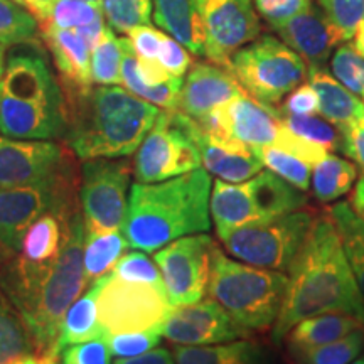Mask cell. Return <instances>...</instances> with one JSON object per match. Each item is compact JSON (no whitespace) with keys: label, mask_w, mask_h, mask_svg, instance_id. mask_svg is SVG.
I'll list each match as a JSON object with an SVG mask.
<instances>
[{"label":"cell","mask_w":364,"mask_h":364,"mask_svg":"<svg viewBox=\"0 0 364 364\" xmlns=\"http://www.w3.org/2000/svg\"><path fill=\"white\" fill-rule=\"evenodd\" d=\"M4 65H6V48H4V46H0V81H2Z\"/></svg>","instance_id":"58"},{"label":"cell","mask_w":364,"mask_h":364,"mask_svg":"<svg viewBox=\"0 0 364 364\" xmlns=\"http://www.w3.org/2000/svg\"><path fill=\"white\" fill-rule=\"evenodd\" d=\"M317 6L341 31L346 43L353 39L354 31L364 22V0H317Z\"/></svg>","instance_id":"44"},{"label":"cell","mask_w":364,"mask_h":364,"mask_svg":"<svg viewBox=\"0 0 364 364\" xmlns=\"http://www.w3.org/2000/svg\"><path fill=\"white\" fill-rule=\"evenodd\" d=\"M216 243L206 233L182 236L154 255L172 307L189 306L206 297Z\"/></svg>","instance_id":"14"},{"label":"cell","mask_w":364,"mask_h":364,"mask_svg":"<svg viewBox=\"0 0 364 364\" xmlns=\"http://www.w3.org/2000/svg\"><path fill=\"white\" fill-rule=\"evenodd\" d=\"M332 76L356 97L364 93V58L353 44L343 43L332 53Z\"/></svg>","instance_id":"42"},{"label":"cell","mask_w":364,"mask_h":364,"mask_svg":"<svg viewBox=\"0 0 364 364\" xmlns=\"http://www.w3.org/2000/svg\"><path fill=\"white\" fill-rule=\"evenodd\" d=\"M65 97V142L81 161L132 156L161 113L156 105L120 86H98Z\"/></svg>","instance_id":"3"},{"label":"cell","mask_w":364,"mask_h":364,"mask_svg":"<svg viewBox=\"0 0 364 364\" xmlns=\"http://www.w3.org/2000/svg\"><path fill=\"white\" fill-rule=\"evenodd\" d=\"M309 83L318 97V115L336 125L341 132L349 129L364 117V103L339 83L324 68H309Z\"/></svg>","instance_id":"26"},{"label":"cell","mask_w":364,"mask_h":364,"mask_svg":"<svg viewBox=\"0 0 364 364\" xmlns=\"http://www.w3.org/2000/svg\"><path fill=\"white\" fill-rule=\"evenodd\" d=\"M103 16L102 2L86 0H56L48 16L39 26H53L58 29H78Z\"/></svg>","instance_id":"41"},{"label":"cell","mask_w":364,"mask_h":364,"mask_svg":"<svg viewBox=\"0 0 364 364\" xmlns=\"http://www.w3.org/2000/svg\"><path fill=\"white\" fill-rule=\"evenodd\" d=\"M132 48H134L135 54L142 59H149V61H157L159 53H161L164 41H166L167 34L164 31L154 29L150 26H140L135 27L127 33Z\"/></svg>","instance_id":"48"},{"label":"cell","mask_w":364,"mask_h":364,"mask_svg":"<svg viewBox=\"0 0 364 364\" xmlns=\"http://www.w3.org/2000/svg\"><path fill=\"white\" fill-rule=\"evenodd\" d=\"M68 105L39 49L21 44L6 58L0 81V134L12 139H65Z\"/></svg>","instance_id":"4"},{"label":"cell","mask_w":364,"mask_h":364,"mask_svg":"<svg viewBox=\"0 0 364 364\" xmlns=\"http://www.w3.org/2000/svg\"><path fill=\"white\" fill-rule=\"evenodd\" d=\"M329 216L338 230L344 253L351 265L354 280L364 302V218L358 215L349 203L334 204Z\"/></svg>","instance_id":"31"},{"label":"cell","mask_w":364,"mask_h":364,"mask_svg":"<svg viewBox=\"0 0 364 364\" xmlns=\"http://www.w3.org/2000/svg\"><path fill=\"white\" fill-rule=\"evenodd\" d=\"M97 306L105 336L161 331L174 309L164 287L122 280L112 272L102 277Z\"/></svg>","instance_id":"12"},{"label":"cell","mask_w":364,"mask_h":364,"mask_svg":"<svg viewBox=\"0 0 364 364\" xmlns=\"http://www.w3.org/2000/svg\"><path fill=\"white\" fill-rule=\"evenodd\" d=\"M204 56L231 70V59L260 36L253 0H204Z\"/></svg>","instance_id":"16"},{"label":"cell","mask_w":364,"mask_h":364,"mask_svg":"<svg viewBox=\"0 0 364 364\" xmlns=\"http://www.w3.org/2000/svg\"><path fill=\"white\" fill-rule=\"evenodd\" d=\"M85 238V218L80 208L71 216L66 241L56 265L39 289L33 306L22 316L34 343L36 354L39 356H53L63 318L86 289L83 272Z\"/></svg>","instance_id":"6"},{"label":"cell","mask_w":364,"mask_h":364,"mask_svg":"<svg viewBox=\"0 0 364 364\" xmlns=\"http://www.w3.org/2000/svg\"><path fill=\"white\" fill-rule=\"evenodd\" d=\"M76 206L39 218L26 231L19 252L0 262V290L22 317L33 306L44 280L56 265Z\"/></svg>","instance_id":"7"},{"label":"cell","mask_w":364,"mask_h":364,"mask_svg":"<svg viewBox=\"0 0 364 364\" xmlns=\"http://www.w3.org/2000/svg\"><path fill=\"white\" fill-rule=\"evenodd\" d=\"M70 162L71 154L61 144L12 139L0 134V189L41 181Z\"/></svg>","instance_id":"18"},{"label":"cell","mask_w":364,"mask_h":364,"mask_svg":"<svg viewBox=\"0 0 364 364\" xmlns=\"http://www.w3.org/2000/svg\"><path fill=\"white\" fill-rule=\"evenodd\" d=\"M122 51V85L132 95L156 105L164 110H177L184 80L172 76L159 61L139 58L129 38H120Z\"/></svg>","instance_id":"21"},{"label":"cell","mask_w":364,"mask_h":364,"mask_svg":"<svg viewBox=\"0 0 364 364\" xmlns=\"http://www.w3.org/2000/svg\"><path fill=\"white\" fill-rule=\"evenodd\" d=\"M16 2L21 4L24 9H27V11L38 19V22H41L46 19L49 9L53 7V4L56 2V0H16Z\"/></svg>","instance_id":"53"},{"label":"cell","mask_w":364,"mask_h":364,"mask_svg":"<svg viewBox=\"0 0 364 364\" xmlns=\"http://www.w3.org/2000/svg\"><path fill=\"white\" fill-rule=\"evenodd\" d=\"M61 364H112L107 338L68 346L59 354Z\"/></svg>","instance_id":"46"},{"label":"cell","mask_w":364,"mask_h":364,"mask_svg":"<svg viewBox=\"0 0 364 364\" xmlns=\"http://www.w3.org/2000/svg\"><path fill=\"white\" fill-rule=\"evenodd\" d=\"M44 44L51 53L54 65L61 76L65 93H81L93 88L90 71L91 48L75 29H58L39 26Z\"/></svg>","instance_id":"22"},{"label":"cell","mask_w":364,"mask_h":364,"mask_svg":"<svg viewBox=\"0 0 364 364\" xmlns=\"http://www.w3.org/2000/svg\"><path fill=\"white\" fill-rule=\"evenodd\" d=\"M6 364H41V356H38V354H26V356H19Z\"/></svg>","instance_id":"56"},{"label":"cell","mask_w":364,"mask_h":364,"mask_svg":"<svg viewBox=\"0 0 364 364\" xmlns=\"http://www.w3.org/2000/svg\"><path fill=\"white\" fill-rule=\"evenodd\" d=\"M231 71L250 97L267 107H279L306 81L309 66L284 41L262 36L235 54Z\"/></svg>","instance_id":"10"},{"label":"cell","mask_w":364,"mask_h":364,"mask_svg":"<svg viewBox=\"0 0 364 364\" xmlns=\"http://www.w3.org/2000/svg\"><path fill=\"white\" fill-rule=\"evenodd\" d=\"M211 189V174L201 167L162 182L132 186L122 225L129 248L150 253L182 236L208 233Z\"/></svg>","instance_id":"2"},{"label":"cell","mask_w":364,"mask_h":364,"mask_svg":"<svg viewBox=\"0 0 364 364\" xmlns=\"http://www.w3.org/2000/svg\"><path fill=\"white\" fill-rule=\"evenodd\" d=\"M289 277L226 257L220 247L211 260L208 294L231 318L248 332H263L275 326L284 304Z\"/></svg>","instance_id":"5"},{"label":"cell","mask_w":364,"mask_h":364,"mask_svg":"<svg viewBox=\"0 0 364 364\" xmlns=\"http://www.w3.org/2000/svg\"><path fill=\"white\" fill-rule=\"evenodd\" d=\"M39 22L27 9L16 0H0V46H14L33 43L38 36Z\"/></svg>","instance_id":"37"},{"label":"cell","mask_w":364,"mask_h":364,"mask_svg":"<svg viewBox=\"0 0 364 364\" xmlns=\"http://www.w3.org/2000/svg\"><path fill=\"white\" fill-rule=\"evenodd\" d=\"M112 273L118 279L127 282H139V284H150L164 287L161 270L157 263L149 258L145 252H129L122 255V258L115 263Z\"/></svg>","instance_id":"43"},{"label":"cell","mask_w":364,"mask_h":364,"mask_svg":"<svg viewBox=\"0 0 364 364\" xmlns=\"http://www.w3.org/2000/svg\"><path fill=\"white\" fill-rule=\"evenodd\" d=\"M289 273L273 343L280 344L297 322L317 314H349L364 324L363 297L331 216L316 218Z\"/></svg>","instance_id":"1"},{"label":"cell","mask_w":364,"mask_h":364,"mask_svg":"<svg viewBox=\"0 0 364 364\" xmlns=\"http://www.w3.org/2000/svg\"><path fill=\"white\" fill-rule=\"evenodd\" d=\"M196 122L213 140L241 144L253 152L275 145L284 127L277 108L267 107L248 93L238 95Z\"/></svg>","instance_id":"15"},{"label":"cell","mask_w":364,"mask_h":364,"mask_svg":"<svg viewBox=\"0 0 364 364\" xmlns=\"http://www.w3.org/2000/svg\"><path fill=\"white\" fill-rule=\"evenodd\" d=\"M161 331L164 338L179 346L220 344L250 336L215 299H201L189 306L174 307Z\"/></svg>","instance_id":"17"},{"label":"cell","mask_w":364,"mask_h":364,"mask_svg":"<svg viewBox=\"0 0 364 364\" xmlns=\"http://www.w3.org/2000/svg\"><path fill=\"white\" fill-rule=\"evenodd\" d=\"M260 16L272 27L290 21L312 4V0H253Z\"/></svg>","instance_id":"47"},{"label":"cell","mask_w":364,"mask_h":364,"mask_svg":"<svg viewBox=\"0 0 364 364\" xmlns=\"http://www.w3.org/2000/svg\"><path fill=\"white\" fill-rule=\"evenodd\" d=\"M113 364H176V361L169 349L156 348L134 358H117Z\"/></svg>","instance_id":"52"},{"label":"cell","mask_w":364,"mask_h":364,"mask_svg":"<svg viewBox=\"0 0 364 364\" xmlns=\"http://www.w3.org/2000/svg\"><path fill=\"white\" fill-rule=\"evenodd\" d=\"M247 186L255 206L260 213L262 221L299 211L307 204V196L304 191L297 189L268 169L260 171L252 179H248Z\"/></svg>","instance_id":"27"},{"label":"cell","mask_w":364,"mask_h":364,"mask_svg":"<svg viewBox=\"0 0 364 364\" xmlns=\"http://www.w3.org/2000/svg\"><path fill=\"white\" fill-rule=\"evenodd\" d=\"M280 115V113H279ZM282 124L307 142L334 152L343 147V134L336 125L317 115H280Z\"/></svg>","instance_id":"38"},{"label":"cell","mask_w":364,"mask_h":364,"mask_svg":"<svg viewBox=\"0 0 364 364\" xmlns=\"http://www.w3.org/2000/svg\"><path fill=\"white\" fill-rule=\"evenodd\" d=\"M86 2H102V0H86Z\"/></svg>","instance_id":"60"},{"label":"cell","mask_w":364,"mask_h":364,"mask_svg":"<svg viewBox=\"0 0 364 364\" xmlns=\"http://www.w3.org/2000/svg\"><path fill=\"white\" fill-rule=\"evenodd\" d=\"M103 16L115 33L127 34L152 19L154 0H102Z\"/></svg>","instance_id":"40"},{"label":"cell","mask_w":364,"mask_h":364,"mask_svg":"<svg viewBox=\"0 0 364 364\" xmlns=\"http://www.w3.org/2000/svg\"><path fill=\"white\" fill-rule=\"evenodd\" d=\"M132 167L122 159H90L80 171V208L86 233L122 230L129 206Z\"/></svg>","instance_id":"13"},{"label":"cell","mask_w":364,"mask_h":364,"mask_svg":"<svg viewBox=\"0 0 364 364\" xmlns=\"http://www.w3.org/2000/svg\"><path fill=\"white\" fill-rule=\"evenodd\" d=\"M26 354H36L33 339L19 312L0 290V364Z\"/></svg>","instance_id":"34"},{"label":"cell","mask_w":364,"mask_h":364,"mask_svg":"<svg viewBox=\"0 0 364 364\" xmlns=\"http://www.w3.org/2000/svg\"><path fill=\"white\" fill-rule=\"evenodd\" d=\"M351 206L354 208V211H356L358 215H361L364 218V177H361V179L358 181L356 188H354Z\"/></svg>","instance_id":"54"},{"label":"cell","mask_w":364,"mask_h":364,"mask_svg":"<svg viewBox=\"0 0 364 364\" xmlns=\"http://www.w3.org/2000/svg\"><path fill=\"white\" fill-rule=\"evenodd\" d=\"M351 364H364V356H363V358H358V359H354V361H353Z\"/></svg>","instance_id":"59"},{"label":"cell","mask_w":364,"mask_h":364,"mask_svg":"<svg viewBox=\"0 0 364 364\" xmlns=\"http://www.w3.org/2000/svg\"><path fill=\"white\" fill-rule=\"evenodd\" d=\"M351 41H354L353 46L356 48V51L364 58V22H361V24L358 26V29L354 31Z\"/></svg>","instance_id":"55"},{"label":"cell","mask_w":364,"mask_h":364,"mask_svg":"<svg viewBox=\"0 0 364 364\" xmlns=\"http://www.w3.org/2000/svg\"><path fill=\"white\" fill-rule=\"evenodd\" d=\"M255 154L262 159L263 166L268 171L275 172L277 176L290 182L297 189L307 193L309 188H311V164L304 162L302 159L287 152L284 149L275 147V145L255 150Z\"/></svg>","instance_id":"39"},{"label":"cell","mask_w":364,"mask_h":364,"mask_svg":"<svg viewBox=\"0 0 364 364\" xmlns=\"http://www.w3.org/2000/svg\"><path fill=\"white\" fill-rule=\"evenodd\" d=\"M343 134V154L354 162V166L359 167L364 177V117L346 129Z\"/></svg>","instance_id":"51"},{"label":"cell","mask_w":364,"mask_h":364,"mask_svg":"<svg viewBox=\"0 0 364 364\" xmlns=\"http://www.w3.org/2000/svg\"><path fill=\"white\" fill-rule=\"evenodd\" d=\"M75 161L61 171L16 188L0 189V262L19 252L26 231L39 218L80 203Z\"/></svg>","instance_id":"8"},{"label":"cell","mask_w":364,"mask_h":364,"mask_svg":"<svg viewBox=\"0 0 364 364\" xmlns=\"http://www.w3.org/2000/svg\"><path fill=\"white\" fill-rule=\"evenodd\" d=\"M199 132L198 122L179 110L159 113L156 124L135 152L136 182L154 184L199 169L203 166L198 147Z\"/></svg>","instance_id":"9"},{"label":"cell","mask_w":364,"mask_h":364,"mask_svg":"<svg viewBox=\"0 0 364 364\" xmlns=\"http://www.w3.org/2000/svg\"><path fill=\"white\" fill-rule=\"evenodd\" d=\"M209 215L215 223L218 238L250 223H263L250 194L247 181L231 184L218 179L213 184L209 198Z\"/></svg>","instance_id":"25"},{"label":"cell","mask_w":364,"mask_h":364,"mask_svg":"<svg viewBox=\"0 0 364 364\" xmlns=\"http://www.w3.org/2000/svg\"><path fill=\"white\" fill-rule=\"evenodd\" d=\"M361 327H364L363 322L349 314H317L297 322L285 336V339L289 351H304L338 341Z\"/></svg>","instance_id":"28"},{"label":"cell","mask_w":364,"mask_h":364,"mask_svg":"<svg viewBox=\"0 0 364 364\" xmlns=\"http://www.w3.org/2000/svg\"><path fill=\"white\" fill-rule=\"evenodd\" d=\"M100 289H102V279L91 284L88 292L80 300L76 299V302L66 312V316L61 322V327H59V334L56 344H54L53 356H59L63 349L68 348V346L107 338L98 321L97 302Z\"/></svg>","instance_id":"29"},{"label":"cell","mask_w":364,"mask_h":364,"mask_svg":"<svg viewBox=\"0 0 364 364\" xmlns=\"http://www.w3.org/2000/svg\"><path fill=\"white\" fill-rule=\"evenodd\" d=\"M316 216L311 211L289 213L263 223H250L221 236L230 257L248 265L289 272L311 233Z\"/></svg>","instance_id":"11"},{"label":"cell","mask_w":364,"mask_h":364,"mask_svg":"<svg viewBox=\"0 0 364 364\" xmlns=\"http://www.w3.org/2000/svg\"><path fill=\"white\" fill-rule=\"evenodd\" d=\"M41 364H61V361H59V356L48 354V356H41Z\"/></svg>","instance_id":"57"},{"label":"cell","mask_w":364,"mask_h":364,"mask_svg":"<svg viewBox=\"0 0 364 364\" xmlns=\"http://www.w3.org/2000/svg\"><path fill=\"white\" fill-rule=\"evenodd\" d=\"M273 29L311 68H322L338 46L346 43L341 31L314 2L290 21Z\"/></svg>","instance_id":"19"},{"label":"cell","mask_w":364,"mask_h":364,"mask_svg":"<svg viewBox=\"0 0 364 364\" xmlns=\"http://www.w3.org/2000/svg\"><path fill=\"white\" fill-rule=\"evenodd\" d=\"M162 331L127 332V334L107 336L108 348L115 358H134L156 349L161 343Z\"/></svg>","instance_id":"45"},{"label":"cell","mask_w":364,"mask_h":364,"mask_svg":"<svg viewBox=\"0 0 364 364\" xmlns=\"http://www.w3.org/2000/svg\"><path fill=\"white\" fill-rule=\"evenodd\" d=\"M280 115H317L318 97L311 83H302L290 91L284 100V105L277 108Z\"/></svg>","instance_id":"49"},{"label":"cell","mask_w":364,"mask_h":364,"mask_svg":"<svg viewBox=\"0 0 364 364\" xmlns=\"http://www.w3.org/2000/svg\"><path fill=\"white\" fill-rule=\"evenodd\" d=\"M91 81L100 86H115L122 83V51L120 39L115 36V31L107 27L103 38L91 49Z\"/></svg>","instance_id":"36"},{"label":"cell","mask_w":364,"mask_h":364,"mask_svg":"<svg viewBox=\"0 0 364 364\" xmlns=\"http://www.w3.org/2000/svg\"><path fill=\"white\" fill-rule=\"evenodd\" d=\"M201 129V127H199ZM201 164L209 174L220 181L240 184L263 171L262 159L241 144H223L213 140L201 130L198 135Z\"/></svg>","instance_id":"23"},{"label":"cell","mask_w":364,"mask_h":364,"mask_svg":"<svg viewBox=\"0 0 364 364\" xmlns=\"http://www.w3.org/2000/svg\"><path fill=\"white\" fill-rule=\"evenodd\" d=\"M204 0H154L157 27L196 56H204Z\"/></svg>","instance_id":"24"},{"label":"cell","mask_w":364,"mask_h":364,"mask_svg":"<svg viewBox=\"0 0 364 364\" xmlns=\"http://www.w3.org/2000/svg\"><path fill=\"white\" fill-rule=\"evenodd\" d=\"M176 364H263V353L252 341L236 339L209 346L174 348Z\"/></svg>","instance_id":"30"},{"label":"cell","mask_w":364,"mask_h":364,"mask_svg":"<svg viewBox=\"0 0 364 364\" xmlns=\"http://www.w3.org/2000/svg\"><path fill=\"white\" fill-rule=\"evenodd\" d=\"M247 93L233 71L215 63H196L184 80L177 110L193 118L201 120L208 113Z\"/></svg>","instance_id":"20"},{"label":"cell","mask_w":364,"mask_h":364,"mask_svg":"<svg viewBox=\"0 0 364 364\" xmlns=\"http://www.w3.org/2000/svg\"><path fill=\"white\" fill-rule=\"evenodd\" d=\"M157 61L169 75L182 78L193 66V56H191L189 49H186L181 43L167 36L164 41L161 53H159Z\"/></svg>","instance_id":"50"},{"label":"cell","mask_w":364,"mask_h":364,"mask_svg":"<svg viewBox=\"0 0 364 364\" xmlns=\"http://www.w3.org/2000/svg\"><path fill=\"white\" fill-rule=\"evenodd\" d=\"M364 349V327L351 332L332 343L317 346V348L304 349V351H290L295 364H351Z\"/></svg>","instance_id":"35"},{"label":"cell","mask_w":364,"mask_h":364,"mask_svg":"<svg viewBox=\"0 0 364 364\" xmlns=\"http://www.w3.org/2000/svg\"><path fill=\"white\" fill-rule=\"evenodd\" d=\"M356 179L358 167L353 162L327 154L324 159L314 164L311 177L312 194L321 203L338 201L353 189Z\"/></svg>","instance_id":"33"},{"label":"cell","mask_w":364,"mask_h":364,"mask_svg":"<svg viewBox=\"0 0 364 364\" xmlns=\"http://www.w3.org/2000/svg\"><path fill=\"white\" fill-rule=\"evenodd\" d=\"M129 248L122 230L105 233H86L83 250V272L86 287L113 270L115 263Z\"/></svg>","instance_id":"32"}]
</instances>
